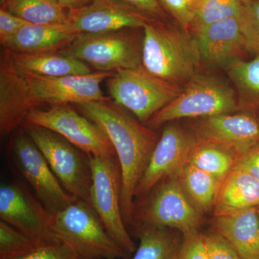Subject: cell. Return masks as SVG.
<instances>
[{"mask_svg": "<svg viewBox=\"0 0 259 259\" xmlns=\"http://www.w3.org/2000/svg\"><path fill=\"white\" fill-rule=\"evenodd\" d=\"M0 218L40 246L61 243L52 226V214L22 182L0 187Z\"/></svg>", "mask_w": 259, "mask_h": 259, "instance_id": "obj_10", "label": "cell"}, {"mask_svg": "<svg viewBox=\"0 0 259 259\" xmlns=\"http://www.w3.org/2000/svg\"><path fill=\"white\" fill-rule=\"evenodd\" d=\"M259 205V182L242 168H233L221 182L213 217L234 214Z\"/></svg>", "mask_w": 259, "mask_h": 259, "instance_id": "obj_21", "label": "cell"}, {"mask_svg": "<svg viewBox=\"0 0 259 259\" xmlns=\"http://www.w3.org/2000/svg\"><path fill=\"white\" fill-rule=\"evenodd\" d=\"M160 4L168 10L183 30L188 31L192 26L195 16V3L192 0H158Z\"/></svg>", "mask_w": 259, "mask_h": 259, "instance_id": "obj_31", "label": "cell"}, {"mask_svg": "<svg viewBox=\"0 0 259 259\" xmlns=\"http://www.w3.org/2000/svg\"><path fill=\"white\" fill-rule=\"evenodd\" d=\"M149 18L156 20L164 17V12L162 9L158 0H120ZM157 21V20H156Z\"/></svg>", "mask_w": 259, "mask_h": 259, "instance_id": "obj_36", "label": "cell"}, {"mask_svg": "<svg viewBox=\"0 0 259 259\" xmlns=\"http://www.w3.org/2000/svg\"><path fill=\"white\" fill-rule=\"evenodd\" d=\"M40 105L15 66L10 51L3 49L0 56V134L8 136L22 127L29 113Z\"/></svg>", "mask_w": 259, "mask_h": 259, "instance_id": "obj_16", "label": "cell"}, {"mask_svg": "<svg viewBox=\"0 0 259 259\" xmlns=\"http://www.w3.org/2000/svg\"><path fill=\"white\" fill-rule=\"evenodd\" d=\"M256 209H257V212H258V214L259 216V205L258 206V207H256Z\"/></svg>", "mask_w": 259, "mask_h": 259, "instance_id": "obj_40", "label": "cell"}, {"mask_svg": "<svg viewBox=\"0 0 259 259\" xmlns=\"http://www.w3.org/2000/svg\"><path fill=\"white\" fill-rule=\"evenodd\" d=\"M76 106L105 133L113 146L122 175L124 221L126 226L134 225L135 193L160 136L111 99Z\"/></svg>", "mask_w": 259, "mask_h": 259, "instance_id": "obj_1", "label": "cell"}, {"mask_svg": "<svg viewBox=\"0 0 259 259\" xmlns=\"http://www.w3.org/2000/svg\"><path fill=\"white\" fill-rule=\"evenodd\" d=\"M11 148L20 173L51 214L66 208L79 199L65 190L41 151L23 129L13 136Z\"/></svg>", "mask_w": 259, "mask_h": 259, "instance_id": "obj_12", "label": "cell"}, {"mask_svg": "<svg viewBox=\"0 0 259 259\" xmlns=\"http://www.w3.org/2000/svg\"><path fill=\"white\" fill-rule=\"evenodd\" d=\"M235 167L248 172L259 182V145L239 158Z\"/></svg>", "mask_w": 259, "mask_h": 259, "instance_id": "obj_37", "label": "cell"}, {"mask_svg": "<svg viewBox=\"0 0 259 259\" xmlns=\"http://www.w3.org/2000/svg\"><path fill=\"white\" fill-rule=\"evenodd\" d=\"M177 176L194 207L202 215L212 212L221 182L207 172L188 163Z\"/></svg>", "mask_w": 259, "mask_h": 259, "instance_id": "obj_24", "label": "cell"}, {"mask_svg": "<svg viewBox=\"0 0 259 259\" xmlns=\"http://www.w3.org/2000/svg\"><path fill=\"white\" fill-rule=\"evenodd\" d=\"M69 23L54 25L28 24L9 40L3 49L20 54L64 51L79 35Z\"/></svg>", "mask_w": 259, "mask_h": 259, "instance_id": "obj_19", "label": "cell"}, {"mask_svg": "<svg viewBox=\"0 0 259 259\" xmlns=\"http://www.w3.org/2000/svg\"><path fill=\"white\" fill-rule=\"evenodd\" d=\"M10 54L15 66L23 74L59 77L92 73L88 64L63 51L37 54Z\"/></svg>", "mask_w": 259, "mask_h": 259, "instance_id": "obj_22", "label": "cell"}, {"mask_svg": "<svg viewBox=\"0 0 259 259\" xmlns=\"http://www.w3.org/2000/svg\"><path fill=\"white\" fill-rule=\"evenodd\" d=\"M8 1V0H0V5H1V8L4 7Z\"/></svg>", "mask_w": 259, "mask_h": 259, "instance_id": "obj_39", "label": "cell"}, {"mask_svg": "<svg viewBox=\"0 0 259 259\" xmlns=\"http://www.w3.org/2000/svg\"><path fill=\"white\" fill-rule=\"evenodd\" d=\"M106 84L112 101L145 125L182 92L178 84L155 76L143 66L116 71Z\"/></svg>", "mask_w": 259, "mask_h": 259, "instance_id": "obj_6", "label": "cell"}, {"mask_svg": "<svg viewBox=\"0 0 259 259\" xmlns=\"http://www.w3.org/2000/svg\"><path fill=\"white\" fill-rule=\"evenodd\" d=\"M199 141L224 148L238 161L259 145V116L240 111L195 119L190 127Z\"/></svg>", "mask_w": 259, "mask_h": 259, "instance_id": "obj_13", "label": "cell"}, {"mask_svg": "<svg viewBox=\"0 0 259 259\" xmlns=\"http://www.w3.org/2000/svg\"><path fill=\"white\" fill-rule=\"evenodd\" d=\"M22 128L41 151L65 190L92 206L93 177L90 156L51 130L28 122Z\"/></svg>", "mask_w": 259, "mask_h": 259, "instance_id": "obj_7", "label": "cell"}, {"mask_svg": "<svg viewBox=\"0 0 259 259\" xmlns=\"http://www.w3.org/2000/svg\"><path fill=\"white\" fill-rule=\"evenodd\" d=\"M32 93L40 105H81L110 100L105 96L101 83L113 72L95 71L88 74L69 75L59 77L23 74Z\"/></svg>", "mask_w": 259, "mask_h": 259, "instance_id": "obj_15", "label": "cell"}, {"mask_svg": "<svg viewBox=\"0 0 259 259\" xmlns=\"http://www.w3.org/2000/svg\"><path fill=\"white\" fill-rule=\"evenodd\" d=\"M25 122L56 132L89 156L115 157V151L105 133L69 105L32 110Z\"/></svg>", "mask_w": 259, "mask_h": 259, "instance_id": "obj_11", "label": "cell"}, {"mask_svg": "<svg viewBox=\"0 0 259 259\" xmlns=\"http://www.w3.org/2000/svg\"><path fill=\"white\" fill-rule=\"evenodd\" d=\"M237 161L238 158L230 151L197 139L187 163L207 172L221 182L233 171Z\"/></svg>", "mask_w": 259, "mask_h": 259, "instance_id": "obj_26", "label": "cell"}, {"mask_svg": "<svg viewBox=\"0 0 259 259\" xmlns=\"http://www.w3.org/2000/svg\"><path fill=\"white\" fill-rule=\"evenodd\" d=\"M40 247L31 238L0 220V259L22 258Z\"/></svg>", "mask_w": 259, "mask_h": 259, "instance_id": "obj_29", "label": "cell"}, {"mask_svg": "<svg viewBox=\"0 0 259 259\" xmlns=\"http://www.w3.org/2000/svg\"><path fill=\"white\" fill-rule=\"evenodd\" d=\"M92 169V207L114 241L127 254L134 253L136 243L127 229L122 214V175L117 156H90Z\"/></svg>", "mask_w": 259, "mask_h": 259, "instance_id": "obj_8", "label": "cell"}, {"mask_svg": "<svg viewBox=\"0 0 259 259\" xmlns=\"http://www.w3.org/2000/svg\"><path fill=\"white\" fill-rule=\"evenodd\" d=\"M66 10L77 9L88 5L93 0H54Z\"/></svg>", "mask_w": 259, "mask_h": 259, "instance_id": "obj_38", "label": "cell"}, {"mask_svg": "<svg viewBox=\"0 0 259 259\" xmlns=\"http://www.w3.org/2000/svg\"><path fill=\"white\" fill-rule=\"evenodd\" d=\"M239 19L245 50L259 55V2L242 0Z\"/></svg>", "mask_w": 259, "mask_h": 259, "instance_id": "obj_30", "label": "cell"}, {"mask_svg": "<svg viewBox=\"0 0 259 259\" xmlns=\"http://www.w3.org/2000/svg\"><path fill=\"white\" fill-rule=\"evenodd\" d=\"M227 71L236 85L239 111L259 110V55L250 61H230Z\"/></svg>", "mask_w": 259, "mask_h": 259, "instance_id": "obj_25", "label": "cell"}, {"mask_svg": "<svg viewBox=\"0 0 259 259\" xmlns=\"http://www.w3.org/2000/svg\"><path fill=\"white\" fill-rule=\"evenodd\" d=\"M242 0H196L192 28L205 26L224 19L238 16Z\"/></svg>", "mask_w": 259, "mask_h": 259, "instance_id": "obj_28", "label": "cell"}, {"mask_svg": "<svg viewBox=\"0 0 259 259\" xmlns=\"http://www.w3.org/2000/svg\"><path fill=\"white\" fill-rule=\"evenodd\" d=\"M68 18L79 33L144 28L147 24L156 21L120 0H93L81 8L69 10Z\"/></svg>", "mask_w": 259, "mask_h": 259, "instance_id": "obj_17", "label": "cell"}, {"mask_svg": "<svg viewBox=\"0 0 259 259\" xmlns=\"http://www.w3.org/2000/svg\"><path fill=\"white\" fill-rule=\"evenodd\" d=\"M203 215L194 207L177 176L161 181L135 202L134 225L176 230L183 236L200 231Z\"/></svg>", "mask_w": 259, "mask_h": 259, "instance_id": "obj_5", "label": "cell"}, {"mask_svg": "<svg viewBox=\"0 0 259 259\" xmlns=\"http://www.w3.org/2000/svg\"><path fill=\"white\" fill-rule=\"evenodd\" d=\"M143 29L141 62L145 69L178 85L195 76L202 59L195 37L187 30L168 28L158 21Z\"/></svg>", "mask_w": 259, "mask_h": 259, "instance_id": "obj_2", "label": "cell"}, {"mask_svg": "<svg viewBox=\"0 0 259 259\" xmlns=\"http://www.w3.org/2000/svg\"><path fill=\"white\" fill-rule=\"evenodd\" d=\"M211 225L212 231L221 234L240 258L259 259V216L256 207L215 216Z\"/></svg>", "mask_w": 259, "mask_h": 259, "instance_id": "obj_20", "label": "cell"}, {"mask_svg": "<svg viewBox=\"0 0 259 259\" xmlns=\"http://www.w3.org/2000/svg\"><path fill=\"white\" fill-rule=\"evenodd\" d=\"M127 29L100 33H79L64 52L97 71L113 72L142 66V42Z\"/></svg>", "mask_w": 259, "mask_h": 259, "instance_id": "obj_9", "label": "cell"}, {"mask_svg": "<svg viewBox=\"0 0 259 259\" xmlns=\"http://www.w3.org/2000/svg\"><path fill=\"white\" fill-rule=\"evenodd\" d=\"M17 259H83L64 242L40 247L29 255Z\"/></svg>", "mask_w": 259, "mask_h": 259, "instance_id": "obj_34", "label": "cell"}, {"mask_svg": "<svg viewBox=\"0 0 259 259\" xmlns=\"http://www.w3.org/2000/svg\"><path fill=\"white\" fill-rule=\"evenodd\" d=\"M239 111L234 90L221 80L196 74L166 107L146 122L151 128L183 118L198 119Z\"/></svg>", "mask_w": 259, "mask_h": 259, "instance_id": "obj_4", "label": "cell"}, {"mask_svg": "<svg viewBox=\"0 0 259 259\" xmlns=\"http://www.w3.org/2000/svg\"><path fill=\"white\" fill-rule=\"evenodd\" d=\"M197 139L192 130L169 124L163 128L135 193V202L144 198L161 181L177 176L185 166Z\"/></svg>", "mask_w": 259, "mask_h": 259, "instance_id": "obj_14", "label": "cell"}, {"mask_svg": "<svg viewBox=\"0 0 259 259\" xmlns=\"http://www.w3.org/2000/svg\"><path fill=\"white\" fill-rule=\"evenodd\" d=\"M139 246L131 259H179L183 235L176 230L138 227Z\"/></svg>", "mask_w": 259, "mask_h": 259, "instance_id": "obj_23", "label": "cell"}, {"mask_svg": "<svg viewBox=\"0 0 259 259\" xmlns=\"http://www.w3.org/2000/svg\"><path fill=\"white\" fill-rule=\"evenodd\" d=\"M28 22L8 10L0 9V42L1 45L14 36L22 28L28 25Z\"/></svg>", "mask_w": 259, "mask_h": 259, "instance_id": "obj_35", "label": "cell"}, {"mask_svg": "<svg viewBox=\"0 0 259 259\" xmlns=\"http://www.w3.org/2000/svg\"><path fill=\"white\" fill-rule=\"evenodd\" d=\"M202 59L222 64L236 59L245 50L239 15L194 29Z\"/></svg>", "mask_w": 259, "mask_h": 259, "instance_id": "obj_18", "label": "cell"}, {"mask_svg": "<svg viewBox=\"0 0 259 259\" xmlns=\"http://www.w3.org/2000/svg\"><path fill=\"white\" fill-rule=\"evenodd\" d=\"M179 259H209L202 232L183 236Z\"/></svg>", "mask_w": 259, "mask_h": 259, "instance_id": "obj_33", "label": "cell"}, {"mask_svg": "<svg viewBox=\"0 0 259 259\" xmlns=\"http://www.w3.org/2000/svg\"><path fill=\"white\" fill-rule=\"evenodd\" d=\"M1 8L35 25L69 23L68 10L54 0H8Z\"/></svg>", "mask_w": 259, "mask_h": 259, "instance_id": "obj_27", "label": "cell"}, {"mask_svg": "<svg viewBox=\"0 0 259 259\" xmlns=\"http://www.w3.org/2000/svg\"><path fill=\"white\" fill-rule=\"evenodd\" d=\"M52 226L61 242L83 259H125L128 254L105 229L95 209L77 199L52 214Z\"/></svg>", "mask_w": 259, "mask_h": 259, "instance_id": "obj_3", "label": "cell"}, {"mask_svg": "<svg viewBox=\"0 0 259 259\" xmlns=\"http://www.w3.org/2000/svg\"><path fill=\"white\" fill-rule=\"evenodd\" d=\"M209 259H241L234 248L217 232L203 233Z\"/></svg>", "mask_w": 259, "mask_h": 259, "instance_id": "obj_32", "label": "cell"}]
</instances>
